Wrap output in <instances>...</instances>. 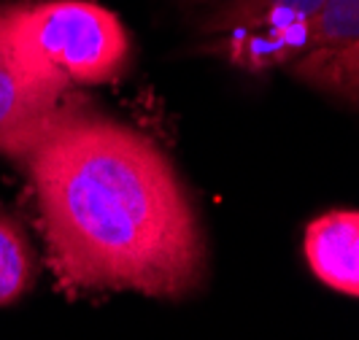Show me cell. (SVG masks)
Returning <instances> with one entry per match:
<instances>
[{
    "label": "cell",
    "mask_w": 359,
    "mask_h": 340,
    "mask_svg": "<svg viewBox=\"0 0 359 340\" xmlns=\"http://www.w3.org/2000/svg\"><path fill=\"white\" fill-rule=\"evenodd\" d=\"M22 160L62 284L151 297H184L203 284L195 208L146 135L65 106Z\"/></svg>",
    "instance_id": "1"
},
{
    "label": "cell",
    "mask_w": 359,
    "mask_h": 340,
    "mask_svg": "<svg viewBox=\"0 0 359 340\" xmlns=\"http://www.w3.org/2000/svg\"><path fill=\"white\" fill-rule=\"evenodd\" d=\"M289 73L311 90L359 108V41L313 49L294 60Z\"/></svg>",
    "instance_id": "6"
},
{
    "label": "cell",
    "mask_w": 359,
    "mask_h": 340,
    "mask_svg": "<svg viewBox=\"0 0 359 340\" xmlns=\"http://www.w3.org/2000/svg\"><path fill=\"white\" fill-rule=\"evenodd\" d=\"M332 0H224L211 8L200 33L203 52L249 73L289 68L303 57L308 25Z\"/></svg>",
    "instance_id": "3"
},
{
    "label": "cell",
    "mask_w": 359,
    "mask_h": 340,
    "mask_svg": "<svg viewBox=\"0 0 359 340\" xmlns=\"http://www.w3.org/2000/svg\"><path fill=\"white\" fill-rule=\"evenodd\" d=\"M303 249L322 284L359 297V211H330L313 219Z\"/></svg>",
    "instance_id": "5"
},
{
    "label": "cell",
    "mask_w": 359,
    "mask_h": 340,
    "mask_svg": "<svg viewBox=\"0 0 359 340\" xmlns=\"http://www.w3.org/2000/svg\"><path fill=\"white\" fill-rule=\"evenodd\" d=\"M33 249L11 216L0 214V305L19 300L33 287Z\"/></svg>",
    "instance_id": "7"
},
{
    "label": "cell",
    "mask_w": 359,
    "mask_h": 340,
    "mask_svg": "<svg viewBox=\"0 0 359 340\" xmlns=\"http://www.w3.org/2000/svg\"><path fill=\"white\" fill-rule=\"evenodd\" d=\"M11 41L36 68L71 84H103L125 71L130 38L108 8L87 0H43L0 8Z\"/></svg>",
    "instance_id": "2"
},
{
    "label": "cell",
    "mask_w": 359,
    "mask_h": 340,
    "mask_svg": "<svg viewBox=\"0 0 359 340\" xmlns=\"http://www.w3.org/2000/svg\"><path fill=\"white\" fill-rule=\"evenodd\" d=\"M187 3L195 6V8H208V11H211V8H216V6L224 3V0H187Z\"/></svg>",
    "instance_id": "9"
},
{
    "label": "cell",
    "mask_w": 359,
    "mask_h": 340,
    "mask_svg": "<svg viewBox=\"0 0 359 340\" xmlns=\"http://www.w3.org/2000/svg\"><path fill=\"white\" fill-rule=\"evenodd\" d=\"M68 90L19 52L0 17V151L22 160L65 108Z\"/></svg>",
    "instance_id": "4"
},
{
    "label": "cell",
    "mask_w": 359,
    "mask_h": 340,
    "mask_svg": "<svg viewBox=\"0 0 359 340\" xmlns=\"http://www.w3.org/2000/svg\"><path fill=\"white\" fill-rule=\"evenodd\" d=\"M351 41H359V0H332L308 25L303 54L327 46H346Z\"/></svg>",
    "instance_id": "8"
}]
</instances>
